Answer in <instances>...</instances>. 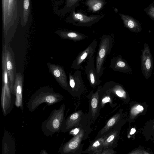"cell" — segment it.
<instances>
[{
    "label": "cell",
    "mask_w": 154,
    "mask_h": 154,
    "mask_svg": "<svg viewBox=\"0 0 154 154\" xmlns=\"http://www.w3.org/2000/svg\"><path fill=\"white\" fill-rule=\"evenodd\" d=\"M63 98L61 94L54 92L52 88L45 86L32 94L27 102V107L28 111L32 112L42 103H45L50 106L60 102Z\"/></svg>",
    "instance_id": "6da1fadb"
},
{
    "label": "cell",
    "mask_w": 154,
    "mask_h": 154,
    "mask_svg": "<svg viewBox=\"0 0 154 154\" xmlns=\"http://www.w3.org/2000/svg\"><path fill=\"white\" fill-rule=\"evenodd\" d=\"M65 104H62L58 109L52 110L49 116L42 123L41 129L46 136H50L58 132L64 121Z\"/></svg>",
    "instance_id": "7a4b0ae2"
},
{
    "label": "cell",
    "mask_w": 154,
    "mask_h": 154,
    "mask_svg": "<svg viewBox=\"0 0 154 154\" xmlns=\"http://www.w3.org/2000/svg\"><path fill=\"white\" fill-rule=\"evenodd\" d=\"M113 43V38L109 35H104L100 38L95 64L97 72L100 78L103 74V64L112 50Z\"/></svg>",
    "instance_id": "3957f363"
},
{
    "label": "cell",
    "mask_w": 154,
    "mask_h": 154,
    "mask_svg": "<svg viewBox=\"0 0 154 154\" xmlns=\"http://www.w3.org/2000/svg\"><path fill=\"white\" fill-rule=\"evenodd\" d=\"M2 54L5 57L10 88L12 93L14 95L13 87L17 74L14 54L11 48L9 45H3Z\"/></svg>",
    "instance_id": "277c9868"
},
{
    "label": "cell",
    "mask_w": 154,
    "mask_h": 154,
    "mask_svg": "<svg viewBox=\"0 0 154 154\" xmlns=\"http://www.w3.org/2000/svg\"><path fill=\"white\" fill-rule=\"evenodd\" d=\"M97 45V41L93 40L85 49L80 52L73 60L71 67L74 69H82L83 64L94 56Z\"/></svg>",
    "instance_id": "5b68a950"
},
{
    "label": "cell",
    "mask_w": 154,
    "mask_h": 154,
    "mask_svg": "<svg viewBox=\"0 0 154 154\" xmlns=\"http://www.w3.org/2000/svg\"><path fill=\"white\" fill-rule=\"evenodd\" d=\"M47 65L49 72L54 78L59 85L69 93L70 90L65 71L61 66L48 63Z\"/></svg>",
    "instance_id": "8992f818"
},
{
    "label": "cell",
    "mask_w": 154,
    "mask_h": 154,
    "mask_svg": "<svg viewBox=\"0 0 154 154\" xmlns=\"http://www.w3.org/2000/svg\"><path fill=\"white\" fill-rule=\"evenodd\" d=\"M94 56L86 61L85 71L90 85L93 88L99 85L102 82L97 72L94 64Z\"/></svg>",
    "instance_id": "52a82bcc"
},
{
    "label": "cell",
    "mask_w": 154,
    "mask_h": 154,
    "mask_svg": "<svg viewBox=\"0 0 154 154\" xmlns=\"http://www.w3.org/2000/svg\"><path fill=\"white\" fill-rule=\"evenodd\" d=\"M69 84L71 94L79 93L82 92L84 88L81 72L77 69L73 73H68Z\"/></svg>",
    "instance_id": "ba28073f"
},
{
    "label": "cell",
    "mask_w": 154,
    "mask_h": 154,
    "mask_svg": "<svg viewBox=\"0 0 154 154\" xmlns=\"http://www.w3.org/2000/svg\"><path fill=\"white\" fill-rule=\"evenodd\" d=\"M72 19L74 24L79 26H90L97 22L102 17L100 15L88 16L81 13L73 11Z\"/></svg>",
    "instance_id": "9c48e42d"
},
{
    "label": "cell",
    "mask_w": 154,
    "mask_h": 154,
    "mask_svg": "<svg viewBox=\"0 0 154 154\" xmlns=\"http://www.w3.org/2000/svg\"><path fill=\"white\" fill-rule=\"evenodd\" d=\"M149 46L145 44L141 58V68L145 77L148 79L151 75L152 68V60Z\"/></svg>",
    "instance_id": "30bf717a"
},
{
    "label": "cell",
    "mask_w": 154,
    "mask_h": 154,
    "mask_svg": "<svg viewBox=\"0 0 154 154\" xmlns=\"http://www.w3.org/2000/svg\"><path fill=\"white\" fill-rule=\"evenodd\" d=\"M23 78L20 72L17 73L14 82L13 91L15 97V104L18 107H20L22 112L23 111Z\"/></svg>",
    "instance_id": "8fae6325"
},
{
    "label": "cell",
    "mask_w": 154,
    "mask_h": 154,
    "mask_svg": "<svg viewBox=\"0 0 154 154\" xmlns=\"http://www.w3.org/2000/svg\"><path fill=\"white\" fill-rule=\"evenodd\" d=\"M84 132L82 130L75 137L60 147L58 152L60 154L70 153L75 152L79 147L84 135Z\"/></svg>",
    "instance_id": "7c38bea8"
},
{
    "label": "cell",
    "mask_w": 154,
    "mask_h": 154,
    "mask_svg": "<svg viewBox=\"0 0 154 154\" xmlns=\"http://www.w3.org/2000/svg\"><path fill=\"white\" fill-rule=\"evenodd\" d=\"M109 67L115 71L125 73H129L131 70L126 61L119 55L111 59Z\"/></svg>",
    "instance_id": "4fadbf2b"
},
{
    "label": "cell",
    "mask_w": 154,
    "mask_h": 154,
    "mask_svg": "<svg viewBox=\"0 0 154 154\" xmlns=\"http://www.w3.org/2000/svg\"><path fill=\"white\" fill-rule=\"evenodd\" d=\"M81 115V113L79 111L69 116L63 121L60 131L64 132H66L69 131L80 120Z\"/></svg>",
    "instance_id": "5bb4252c"
},
{
    "label": "cell",
    "mask_w": 154,
    "mask_h": 154,
    "mask_svg": "<svg viewBox=\"0 0 154 154\" xmlns=\"http://www.w3.org/2000/svg\"><path fill=\"white\" fill-rule=\"evenodd\" d=\"M125 26L132 32H140L141 27L140 23L133 17L128 15L119 14Z\"/></svg>",
    "instance_id": "9a60e30c"
},
{
    "label": "cell",
    "mask_w": 154,
    "mask_h": 154,
    "mask_svg": "<svg viewBox=\"0 0 154 154\" xmlns=\"http://www.w3.org/2000/svg\"><path fill=\"white\" fill-rule=\"evenodd\" d=\"M2 145L3 154L15 153L14 140L8 132L5 131Z\"/></svg>",
    "instance_id": "2e32d148"
},
{
    "label": "cell",
    "mask_w": 154,
    "mask_h": 154,
    "mask_svg": "<svg viewBox=\"0 0 154 154\" xmlns=\"http://www.w3.org/2000/svg\"><path fill=\"white\" fill-rule=\"evenodd\" d=\"M57 33L63 39L70 40L75 42L88 38L87 36L84 34L73 31H60Z\"/></svg>",
    "instance_id": "e0dca14e"
},
{
    "label": "cell",
    "mask_w": 154,
    "mask_h": 154,
    "mask_svg": "<svg viewBox=\"0 0 154 154\" xmlns=\"http://www.w3.org/2000/svg\"><path fill=\"white\" fill-rule=\"evenodd\" d=\"M110 132H108L106 134L103 135L102 137L99 138L93 142L90 145L86 151L88 152L92 151L94 152L97 150L102 149V146L103 143Z\"/></svg>",
    "instance_id": "ac0fdd59"
},
{
    "label": "cell",
    "mask_w": 154,
    "mask_h": 154,
    "mask_svg": "<svg viewBox=\"0 0 154 154\" xmlns=\"http://www.w3.org/2000/svg\"><path fill=\"white\" fill-rule=\"evenodd\" d=\"M118 131L114 130L110 132L109 135L104 141L102 146V149H106L112 146L116 140Z\"/></svg>",
    "instance_id": "d6986e66"
},
{
    "label": "cell",
    "mask_w": 154,
    "mask_h": 154,
    "mask_svg": "<svg viewBox=\"0 0 154 154\" xmlns=\"http://www.w3.org/2000/svg\"><path fill=\"white\" fill-rule=\"evenodd\" d=\"M104 3L103 0H88L86 3L89 9L93 12L100 10L103 7Z\"/></svg>",
    "instance_id": "ffe728a7"
},
{
    "label": "cell",
    "mask_w": 154,
    "mask_h": 154,
    "mask_svg": "<svg viewBox=\"0 0 154 154\" xmlns=\"http://www.w3.org/2000/svg\"><path fill=\"white\" fill-rule=\"evenodd\" d=\"M120 118V115L117 114L111 118L107 122L105 127L101 130L99 136H101L112 128L118 122Z\"/></svg>",
    "instance_id": "44dd1931"
},
{
    "label": "cell",
    "mask_w": 154,
    "mask_h": 154,
    "mask_svg": "<svg viewBox=\"0 0 154 154\" xmlns=\"http://www.w3.org/2000/svg\"><path fill=\"white\" fill-rule=\"evenodd\" d=\"M101 86L99 87L95 93L93 94L91 103V108L92 114L96 113V111L97 109L98 106V97L100 93Z\"/></svg>",
    "instance_id": "7402d4cb"
},
{
    "label": "cell",
    "mask_w": 154,
    "mask_h": 154,
    "mask_svg": "<svg viewBox=\"0 0 154 154\" xmlns=\"http://www.w3.org/2000/svg\"><path fill=\"white\" fill-rule=\"evenodd\" d=\"M144 11L147 15L154 20V3L152 2L148 7L144 9Z\"/></svg>",
    "instance_id": "603a6c76"
},
{
    "label": "cell",
    "mask_w": 154,
    "mask_h": 154,
    "mask_svg": "<svg viewBox=\"0 0 154 154\" xmlns=\"http://www.w3.org/2000/svg\"><path fill=\"white\" fill-rule=\"evenodd\" d=\"M105 90L106 92L107 95H105L101 100L102 105L110 102L111 100V98L109 95L110 92L107 90Z\"/></svg>",
    "instance_id": "cb8c5ba5"
},
{
    "label": "cell",
    "mask_w": 154,
    "mask_h": 154,
    "mask_svg": "<svg viewBox=\"0 0 154 154\" xmlns=\"http://www.w3.org/2000/svg\"><path fill=\"white\" fill-rule=\"evenodd\" d=\"M79 0H68L67 5L69 7H72L76 5Z\"/></svg>",
    "instance_id": "d4e9b609"
},
{
    "label": "cell",
    "mask_w": 154,
    "mask_h": 154,
    "mask_svg": "<svg viewBox=\"0 0 154 154\" xmlns=\"http://www.w3.org/2000/svg\"><path fill=\"white\" fill-rule=\"evenodd\" d=\"M29 5V0H24L23 3L24 8L25 9H27Z\"/></svg>",
    "instance_id": "484cf974"
},
{
    "label": "cell",
    "mask_w": 154,
    "mask_h": 154,
    "mask_svg": "<svg viewBox=\"0 0 154 154\" xmlns=\"http://www.w3.org/2000/svg\"><path fill=\"white\" fill-rule=\"evenodd\" d=\"M140 111L138 110L137 106L133 109L132 112L133 114H135L139 112Z\"/></svg>",
    "instance_id": "4316f807"
},
{
    "label": "cell",
    "mask_w": 154,
    "mask_h": 154,
    "mask_svg": "<svg viewBox=\"0 0 154 154\" xmlns=\"http://www.w3.org/2000/svg\"><path fill=\"white\" fill-rule=\"evenodd\" d=\"M137 108L138 109V110L140 111H142L143 109V107L140 105H138L137 106Z\"/></svg>",
    "instance_id": "83f0119b"
},
{
    "label": "cell",
    "mask_w": 154,
    "mask_h": 154,
    "mask_svg": "<svg viewBox=\"0 0 154 154\" xmlns=\"http://www.w3.org/2000/svg\"><path fill=\"white\" fill-rule=\"evenodd\" d=\"M136 131V130L135 128H132L131 129L130 131V134H134Z\"/></svg>",
    "instance_id": "f1b7e54d"
},
{
    "label": "cell",
    "mask_w": 154,
    "mask_h": 154,
    "mask_svg": "<svg viewBox=\"0 0 154 154\" xmlns=\"http://www.w3.org/2000/svg\"><path fill=\"white\" fill-rule=\"evenodd\" d=\"M40 154H48V153L45 150H43L41 151V152H40Z\"/></svg>",
    "instance_id": "f546056e"
},
{
    "label": "cell",
    "mask_w": 154,
    "mask_h": 154,
    "mask_svg": "<svg viewBox=\"0 0 154 154\" xmlns=\"http://www.w3.org/2000/svg\"><path fill=\"white\" fill-rule=\"evenodd\" d=\"M153 1H154V2H153L154 3V0H153Z\"/></svg>",
    "instance_id": "4dcf8cb0"
},
{
    "label": "cell",
    "mask_w": 154,
    "mask_h": 154,
    "mask_svg": "<svg viewBox=\"0 0 154 154\" xmlns=\"http://www.w3.org/2000/svg\"></svg>",
    "instance_id": "1f68e13d"
}]
</instances>
